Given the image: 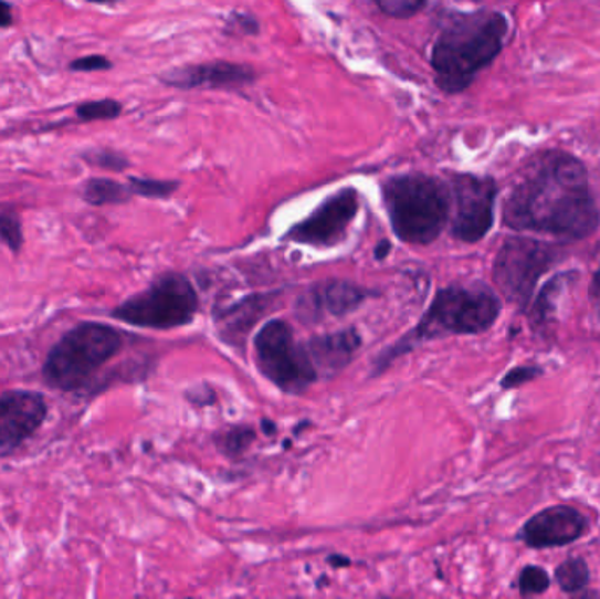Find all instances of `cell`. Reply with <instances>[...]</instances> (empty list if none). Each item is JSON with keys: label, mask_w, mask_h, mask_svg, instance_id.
<instances>
[{"label": "cell", "mask_w": 600, "mask_h": 599, "mask_svg": "<svg viewBox=\"0 0 600 599\" xmlns=\"http://www.w3.org/2000/svg\"><path fill=\"white\" fill-rule=\"evenodd\" d=\"M504 223L566 241L590 238L600 211L583 164L564 151L536 155L504 202Z\"/></svg>", "instance_id": "cell-1"}, {"label": "cell", "mask_w": 600, "mask_h": 599, "mask_svg": "<svg viewBox=\"0 0 600 599\" xmlns=\"http://www.w3.org/2000/svg\"><path fill=\"white\" fill-rule=\"evenodd\" d=\"M507 20L501 13L456 14L446 23L434 50L432 67L439 88L455 94L464 91L504 46Z\"/></svg>", "instance_id": "cell-2"}, {"label": "cell", "mask_w": 600, "mask_h": 599, "mask_svg": "<svg viewBox=\"0 0 600 599\" xmlns=\"http://www.w3.org/2000/svg\"><path fill=\"white\" fill-rule=\"evenodd\" d=\"M503 312V303L485 283H456L441 288L430 303L429 309L406 338L400 339L392 354L378 359L379 365L387 359L392 362L397 356L411 350L418 343L444 336H467L483 334L492 329Z\"/></svg>", "instance_id": "cell-3"}, {"label": "cell", "mask_w": 600, "mask_h": 599, "mask_svg": "<svg viewBox=\"0 0 600 599\" xmlns=\"http://www.w3.org/2000/svg\"><path fill=\"white\" fill-rule=\"evenodd\" d=\"M383 201L393 232L408 244H430L446 228L450 190L425 175L396 176L383 185Z\"/></svg>", "instance_id": "cell-4"}, {"label": "cell", "mask_w": 600, "mask_h": 599, "mask_svg": "<svg viewBox=\"0 0 600 599\" xmlns=\"http://www.w3.org/2000/svg\"><path fill=\"white\" fill-rule=\"evenodd\" d=\"M124 348V336L103 322H82L59 339L48 354L43 378L62 392L85 389Z\"/></svg>", "instance_id": "cell-5"}, {"label": "cell", "mask_w": 600, "mask_h": 599, "mask_svg": "<svg viewBox=\"0 0 600 599\" xmlns=\"http://www.w3.org/2000/svg\"><path fill=\"white\" fill-rule=\"evenodd\" d=\"M199 309V296L192 282L179 273L158 276L112 309L115 320L141 329L169 330L192 324Z\"/></svg>", "instance_id": "cell-6"}, {"label": "cell", "mask_w": 600, "mask_h": 599, "mask_svg": "<svg viewBox=\"0 0 600 599\" xmlns=\"http://www.w3.org/2000/svg\"><path fill=\"white\" fill-rule=\"evenodd\" d=\"M560 259L562 250L557 244L513 235L498 250L492 279L501 294L524 312L533 301L539 280Z\"/></svg>", "instance_id": "cell-7"}, {"label": "cell", "mask_w": 600, "mask_h": 599, "mask_svg": "<svg viewBox=\"0 0 600 599\" xmlns=\"http://www.w3.org/2000/svg\"><path fill=\"white\" fill-rule=\"evenodd\" d=\"M255 354L260 372L286 395H303L318 380L312 357L285 320L276 318L259 330Z\"/></svg>", "instance_id": "cell-8"}, {"label": "cell", "mask_w": 600, "mask_h": 599, "mask_svg": "<svg viewBox=\"0 0 600 599\" xmlns=\"http://www.w3.org/2000/svg\"><path fill=\"white\" fill-rule=\"evenodd\" d=\"M497 185L490 178L456 175L452 178V234L464 243L482 241L494 225Z\"/></svg>", "instance_id": "cell-9"}, {"label": "cell", "mask_w": 600, "mask_h": 599, "mask_svg": "<svg viewBox=\"0 0 600 599\" xmlns=\"http://www.w3.org/2000/svg\"><path fill=\"white\" fill-rule=\"evenodd\" d=\"M357 211L358 193L354 189L341 190L327 199L306 220L297 223L286 238L316 249H333L345 240Z\"/></svg>", "instance_id": "cell-10"}, {"label": "cell", "mask_w": 600, "mask_h": 599, "mask_svg": "<svg viewBox=\"0 0 600 599\" xmlns=\"http://www.w3.org/2000/svg\"><path fill=\"white\" fill-rule=\"evenodd\" d=\"M48 417L46 399L35 390H8L0 396V458L38 433Z\"/></svg>", "instance_id": "cell-11"}, {"label": "cell", "mask_w": 600, "mask_h": 599, "mask_svg": "<svg viewBox=\"0 0 600 599\" xmlns=\"http://www.w3.org/2000/svg\"><path fill=\"white\" fill-rule=\"evenodd\" d=\"M587 515L569 505H555L537 512L522 526L516 539L528 548L566 547L588 533Z\"/></svg>", "instance_id": "cell-12"}, {"label": "cell", "mask_w": 600, "mask_h": 599, "mask_svg": "<svg viewBox=\"0 0 600 599\" xmlns=\"http://www.w3.org/2000/svg\"><path fill=\"white\" fill-rule=\"evenodd\" d=\"M369 292L358 287L357 283L346 280H330L319 283L304 292L295 304L298 320L316 324L324 318L325 313L330 317H345L348 313L360 308Z\"/></svg>", "instance_id": "cell-13"}, {"label": "cell", "mask_w": 600, "mask_h": 599, "mask_svg": "<svg viewBox=\"0 0 600 599\" xmlns=\"http://www.w3.org/2000/svg\"><path fill=\"white\" fill-rule=\"evenodd\" d=\"M255 74L246 65L229 64V62H211V64L190 65L176 69L162 82L176 88H230L253 82Z\"/></svg>", "instance_id": "cell-14"}, {"label": "cell", "mask_w": 600, "mask_h": 599, "mask_svg": "<svg viewBox=\"0 0 600 599\" xmlns=\"http://www.w3.org/2000/svg\"><path fill=\"white\" fill-rule=\"evenodd\" d=\"M360 347L362 338L358 330L345 329L315 336L307 341L306 350L318 375H337L354 360Z\"/></svg>", "instance_id": "cell-15"}, {"label": "cell", "mask_w": 600, "mask_h": 599, "mask_svg": "<svg viewBox=\"0 0 600 599\" xmlns=\"http://www.w3.org/2000/svg\"><path fill=\"white\" fill-rule=\"evenodd\" d=\"M273 296H253L241 301L227 312L223 320L222 336L227 334V341L232 345H241L248 333L253 329L260 317L267 309L269 301Z\"/></svg>", "instance_id": "cell-16"}, {"label": "cell", "mask_w": 600, "mask_h": 599, "mask_svg": "<svg viewBox=\"0 0 600 599\" xmlns=\"http://www.w3.org/2000/svg\"><path fill=\"white\" fill-rule=\"evenodd\" d=\"M569 274L571 273L557 274L537 294L536 303L533 304V309H530V324L536 329L546 330L549 324L555 320L557 303L562 296V292L566 291Z\"/></svg>", "instance_id": "cell-17"}, {"label": "cell", "mask_w": 600, "mask_h": 599, "mask_svg": "<svg viewBox=\"0 0 600 599\" xmlns=\"http://www.w3.org/2000/svg\"><path fill=\"white\" fill-rule=\"evenodd\" d=\"M128 185L118 183L109 178H90L83 185V199L92 206L125 204L130 201Z\"/></svg>", "instance_id": "cell-18"}, {"label": "cell", "mask_w": 600, "mask_h": 599, "mask_svg": "<svg viewBox=\"0 0 600 599\" xmlns=\"http://www.w3.org/2000/svg\"><path fill=\"white\" fill-rule=\"evenodd\" d=\"M555 580L566 595H579L590 584V568L583 557H569L557 566Z\"/></svg>", "instance_id": "cell-19"}, {"label": "cell", "mask_w": 600, "mask_h": 599, "mask_svg": "<svg viewBox=\"0 0 600 599\" xmlns=\"http://www.w3.org/2000/svg\"><path fill=\"white\" fill-rule=\"evenodd\" d=\"M255 437V431L252 428L238 425V428L227 429L225 433L220 434L217 438V445L227 458H239L250 449Z\"/></svg>", "instance_id": "cell-20"}, {"label": "cell", "mask_w": 600, "mask_h": 599, "mask_svg": "<svg viewBox=\"0 0 600 599\" xmlns=\"http://www.w3.org/2000/svg\"><path fill=\"white\" fill-rule=\"evenodd\" d=\"M124 106L115 99L86 101L77 104L76 116L82 122L115 120L122 115Z\"/></svg>", "instance_id": "cell-21"}, {"label": "cell", "mask_w": 600, "mask_h": 599, "mask_svg": "<svg viewBox=\"0 0 600 599\" xmlns=\"http://www.w3.org/2000/svg\"><path fill=\"white\" fill-rule=\"evenodd\" d=\"M549 584L551 580H549L548 571L545 568L528 565L519 571L516 587H518L519 596L527 598V596L545 595L549 589Z\"/></svg>", "instance_id": "cell-22"}, {"label": "cell", "mask_w": 600, "mask_h": 599, "mask_svg": "<svg viewBox=\"0 0 600 599\" xmlns=\"http://www.w3.org/2000/svg\"><path fill=\"white\" fill-rule=\"evenodd\" d=\"M0 241L13 253H20L25 243L23 235L22 220L17 211L0 210Z\"/></svg>", "instance_id": "cell-23"}, {"label": "cell", "mask_w": 600, "mask_h": 599, "mask_svg": "<svg viewBox=\"0 0 600 599\" xmlns=\"http://www.w3.org/2000/svg\"><path fill=\"white\" fill-rule=\"evenodd\" d=\"M128 189L134 196L148 199H166L176 192V181L146 180V178H130Z\"/></svg>", "instance_id": "cell-24"}, {"label": "cell", "mask_w": 600, "mask_h": 599, "mask_svg": "<svg viewBox=\"0 0 600 599\" xmlns=\"http://www.w3.org/2000/svg\"><path fill=\"white\" fill-rule=\"evenodd\" d=\"M82 159L90 166L98 167V169H106V171H124L128 167V160L124 155L116 154L113 150H94L85 151L82 155Z\"/></svg>", "instance_id": "cell-25"}, {"label": "cell", "mask_w": 600, "mask_h": 599, "mask_svg": "<svg viewBox=\"0 0 600 599\" xmlns=\"http://www.w3.org/2000/svg\"><path fill=\"white\" fill-rule=\"evenodd\" d=\"M545 369L539 368L536 365L516 366V368L509 369L501 380V387L504 390L516 389V387L525 386L528 381L536 380L541 377Z\"/></svg>", "instance_id": "cell-26"}, {"label": "cell", "mask_w": 600, "mask_h": 599, "mask_svg": "<svg viewBox=\"0 0 600 599\" xmlns=\"http://www.w3.org/2000/svg\"><path fill=\"white\" fill-rule=\"evenodd\" d=\"M376 4L388 17L409 18L422 9L425 0H376Z\"/></svg>", "instance_id": "cell-27"}, {"label": "cell", "mask_w": 600, "mask_h": 599, "mask_svg": "<svg viewBox=\"0 0 600 599\" xmlns=\"http://www.w3.org/2000/svg\"><path fill=\"white\" fill-rule=\"evenodd\" d=\"M112 67L113 62L104 55L80 56L69 64V69L74 73H98V71H109Z\"/></svg>", "instance_id": "cell-28"}, {"label": "cell", "mask_w": 600, "mask_h": 599, "mask_svg": "<svg viewBox=\"0 0 600 599\" xmlns=\"http://www.w3.org/2000/svg\"><path fill=\"white\" fill-rule=\"evenodd\" d=\"M13 23V6L8 0H0V29H9Z\"/></svg>", "instance_id": "cell-29"}, {"label": "cell", "mask_w": 600, "mask_h": 599, "mask_svg": "<svg viewBox=\"0 0 600 599\" xmlns=\"http://www.w3.org/2000/svg\"><path fill=\"white\" fill-rule=\"evenodd\" d=\"M590 300H592L593 308L599 313L600 317V267L596 271L592 279V287H590Z\"/></svg>", "instance_id": "cell-30"}, {"label": "cell", "mask_w": 600, "mask_h": 599, "mask_svg": "<svg viewBox=\"0 0 600 599\" xmlns=\"http://www.w3.org/2000/svg\"><path fill=\"white\" fill-rule=\"evenodd\" d=\"M388 252H390V243H388V241H381V243L378 244V250H376V259L387 258Z\"/></svg>", "instance_id": "cell-31"}, {"label": "cell", "mask_w": 600, "mask_h": 599, "mask_svg": "<svg viewBox=\"0 0 600 599\" xmlns=\"http://www.w3.org/2000/svg\"><path fill=\"white\" fill-rule=\"evenodd\" d=\"M88 2H92V4H115V0H88Z\"/></svg>", "instance_id": "cell-32"}]
</instances>
